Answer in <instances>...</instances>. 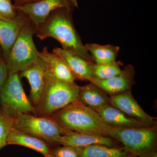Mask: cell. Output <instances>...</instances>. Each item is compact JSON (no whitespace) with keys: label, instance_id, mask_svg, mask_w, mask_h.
<instances>
[{"label":"cell","instance_id":"d4e9b609","mask_svg":"<svg viewBox=\"0 0 157 157\" xmlns=\"http://www.w3.org/2000/svg\"><path fill=\"white\" fill-rule=\"evenodd\" d=\"M9 76L8 68L6 59L4 56L0 55V91Z\"/></svg>","mask_w":157,"mask_h":157},{"label":"cell","instance_id":"7c38bea8","mask_svg":"<svg viewBox=\"0 0 157 157\" xmlns=\"http://www.w3.org/2000/svg\"><path fill=\"white\" fill-rule=\"evenodd\" d=\"M47 70L44 62L40 57L34 63L20 72V76L26 78L30 86V96L35 107L39 104L44 84Z\"/></svg>","mask_w":157,"mask_h":157},{"label":"cell","instance_id":"cb8c5ba5","mask_svg":"<svg viewBox=\"0 0 157 157\" xmlns=\"http://www.w3.org/2000/svg\"><path fill=\"white\" fill-rule=\"evenodd\" d=\"M16 10L12 0H0V18L5 20H12L17 16Z\"/></svg>","mask_w":157,"mask_h":157},{"label":"cell","instance_id":"3957f363","mask_svg":"<svg viewBox=\"0 0 157 157\" xmlns=\"http://www.w3.org/2000/svg\"><path fill=\"white\" fill-rule=\"evenodd\" d=\"M79 86L74 82L63 81L46 70L45 84L36 114L50 116L78 99Z\"/></svg>","mask_w":157,"mask_h":157},{"label":"cell","instance_id":"30bf717a","mask_svg":"<svg viewBox=\"0 0 157 157\" xmlns=\"http://www.w3.org/2000/svg\"><path fill=\"white\" fill-rule=\"evenodd\" d=\"M135 70L132 65H126L119 74L107 79L93 78L90 82L96 85L109 96L131 90L135 84Z\"/></svg>","mask_w":157,"mask_h":157},{"label":"cell","instance_id":"d6986e66","mask_svg":"<svg viewBox=\"0 0 157 157\" xmlns=\"http://www.w3.org/2000/svg\"><path fill=\"white\" fill-rule=\"evenodd\" d=\"M84 46L96 64L109 63L116 61L120 50L118 46L110 44L101 45L87 43Z\"/></svg>","mask_w":157,"mask_h":157},{"label":"cell","instance_id":"9c48e42d","mask_svg":"<svg viewBox=\"0 0 157 157\" xmlns=\"http://www.w3.org/2000/svg\"><path fill=\"white\" fill-rule=\"evenodd\" d=\"M109 97V104L129 117L149 126H157V118L149 115L142 109L131 90Z\"/></svg>","mask_w":157,"mask_h":157},{"label":"cell","instance_id":"8992f818","mask_svg":"<svg viewBox=\"0 0 157 157\" xmlns=\"http://www.w3.org/2000/svg\"><path fill=\"white\" fill-rule=\"evenodd\" d=\"M35 27L31 22L23 27L6 60L9 75L18 73L34 63L39 52L34 43Z\"/></svg>","mask_w":157,"mask_h":157},{"label":"cell","instance_id":"277c9868","mask_svg":"<svg viewBox=\"0 0 157 157\" xmlns=\"http://www.w3.org/2000/svg\"><path fill=\"white\" fill-rule=\"evenodd\" d=\"M13 117V128L44 140L51 148L59 145L62 135L69 132L50 116L17 113Z\"/></svg>","mask_w":157,"mask_h":157},{"label":"cell","instance_id":"5bb4252c","mask_svg":"<svg viewBox=\"0 0 157 157\" xmlns=\"http://www.w3.org/2000/svg\"><path fill=\"white\" fill-rule=\"evenodd\" d=\"M103 121L110 126L118 128L150 127L133 119L110 104L95 109Z\"/></svg>","mask_w":157,"mask_h":157},{"label":"cell","instance_id":"484cf974","mask_svg":"<svg viewBox=\"0 0 157 157\" xmlns=\"http://www.w3.org/2000/svg\"><path fill=\"white\" fill-rule=\"evenodd\" d=\"M39 0H14L15 6H21L25 4H29L37 2Z\"/></svg>","mask_w":157,"mask_h":157},{"label":"cell","instance_id":"83f0119b","mask_svg":"<svg viewBox=\"0 0 157 157\" xmlns=\"http://www.w3.org/2000/svg\"><path fill=\"white\" fill-rule=\"evenodd\" d=\"M150 155H149L144 156H141V157H149L150 156Z\"/></svg>","mask_w":157,"mask_h":157},{"label":"cell","instance_id":"7a4b0ae2","mask_svg":"<svg viewBox=\"0 0 157 157\" xmlns=\"http://www.w3.org/2000/svg\"><path fill=\"white\" fill-rule=\"evenodd\" d=\"M51 117L67 131L109 137L111 126L102 120L94 109L78 99L54 113Z\"/></svg>","mask_w":157,"mask_h":157},{"label":"cell","instance_id":"4fadbf2b","mask_svg":"<svg viewBox=\"0 0 157 157\" xmlns=\"http://www.w3.org/2000/svg\"><path fill=\"white\" fill-rule=\"evenodd\" d=\"M118 142L111 137L102 135L70 131L62 135L59 144L83 147L95 144L118 147Z\"/></svg>","mask_w":157,"mask_h":157},{"label":"cell","instance_id":"6da1fadb","mask_svg":"<svg viewBox=\"0 0 157 157\" xmlns=\"http://www.w3.org/2000/svg\"><path fill=\"white\" fill-rule=\"evenodd\" d=\"M73 10L63 8L53 11L45 22L35 29V34L41 40L55 39L62 48L76 54L86 60L94 63L86 49L73 23Z\"/></svg>","mask_w":157,"mask_h":157},{"label":"cell","instance_id":"603a6c76","mask_svg":"<svg viewBox=\"0 0 157 157\" xmlns=\"http://www.w3.org/2000/svg\"><path fill=\"white\" fill-rule=\"evenodd\" d=\"M83 147L62 145L51 148L53 157H81Z\"/></svg>","mask_w":157,"mask_h":157},{"label":"cell","instance_id":"9a60e30c","mask_svg":"<svg viewBox=\"0 0 157 157\" xmlns=\"http://www.w3.org/2000/svg\"><path fill=\"white\" fill-rule=\"evenodd\" d=\"M52 52L65 61L76 80L90 81L92 74L89 67L90 62L72 52L62 48H54Z\"/></svg>","mask_w":157,"mask_h":157},{"label":"cell","instance_id":"e0dca14e","mask_svg":"<svg viewBox=\"0 0 157 157\" xmlns=\"http://www.w3.org/2000/svg\"><path fill=\"white\" fill-rule=\"evenodd\" d=\"M39 56L45 63L47 70L55 77L63 81L75 82V77L65 61L56 54L49 52L47 47L39 52Z\"/></svg>","mask_w":157,"mask_h":157},{"label":"cell","instance_id":"44dd1931","mask_svg":"<svg viewBox=\"0 0 157 157\" xmlns=\"http://www.w3.org/2000/svg\"><path fill=\"white\" fill-rule=\"evenodd\" d=\"M122 66L123 63L121 61H116L106 64H96L93 62H89L92 79H104L111 78L121 73Z\"/></svg>","mask_w":157,"mask_h":157},{"label":"cell","instance_id":"2e32d148","mask_svg":"<svg viewBox=\"0 0 157 157\" xmlns=\"http://www.w3.org/2000/svg\"><path fill=\"white\" fill-rule=\"evenodd\" d=\"M7 144L21 145L40 153L45 157H53L51 148L44 140L14 128L9 132Z\"/></svg>","mask_w":157,"mask_h":157},{"label":"cell","instance_id":"52a82bcc","mask_svg":"<svg viewBox=\"0 0 157 157\" xmlns=\"http://www.w3.org/2000/svg\"><path fill=\"white\" fill-rule=\"evenodd\" d=\"M0 104L13 116L17 113L36 114L35 106L25 92L18 73L8 76L0 91Z\"/></svg>","mask_w":157,"mask_h":157},{"label":"cell","instance_id":"4316f807","mask_svg":"<svg viewBox=\"0 0 157 157\" xmlns=\"http://www.w3.org/2000/svg\"><path fill=\"white\" fill-rule=\"evenodd\" d=\"M149 157H157V151H154L151 155H150Z\"/></svg>","mask_w":157,"mask_h":157},{"label":"cell","instance_id":"7402d4cb","mask_svg":"<svg viewBox=\"0 0 157 157\" xmlns=\"http://www.w3.org/2000/svg\"><path fill=\"white\" fill-rule=\"evenodd\" d=\"M13 116L2 108L0 110V150L7 145V138L13 128Z\"/></svg>","mask_w":157,"mask_h":157},{"label":"cell","instance_id":"ac0fdd59","mask_svg":"<svg viewBox=\"0 0 157 157\" xmlns=\"http://www.w3.org/2000/svg\"><path fill=\"white\" fill-rule=\"evenodd\" d=\"M78 99L85 105L94 110L109 104L108 95L91 82L79 86Z\"/></svg>","mask_w":157,"mask_h":157},{"label":"cell","instance_id":"ffe728a7","mask_svg":"<svg viewBox=\"0 0 157 157\" xmlns=\"http://www.w3.org/2000/svg\"><path fill=\"white\" fill-rule=\"evenodd\" d=\"M81 157H138L123 147L95 144L83 147Z\"/></svg>","mask_w":157,"mask_h":157},{"label":"cell","instance_id":"ba28073f","mask_svg":"<svg viewBox=\"0 0 157 157\" xmlns=\"http://www.w3.org/2000/svg\"><path fill=\"white\" fill-rule=\"evenodd\" d=\"M78 7L77 0H39L15 8L28 17L36 29L45 22L53 11L63 8L74 10Z\"/></svg>","mask_w":157,"mask_h":157},{"label":"cell","instance_id":"5b68a950","mask_svg":"<svg viewBox=\"0 0 157 157\" xmlns=\"http://www.w3.org/2000/svg\"><path fill=\"white\" fill-rule=\"evenodd\" d=\"M109 137L121 142L138 157L149 155L157 151V126L136 128L111 127Z\"/></svg>","mask_w":157,"mask_h":157},{"label":"cell","instance_id":"8fae6325","mask_svg":"<svg viewBox=\"0 0 157 157\" xmlns=\"http://www.w3.org/2000/svg\"><path fill=\"white\" fill-rule=\"evenodd\" d=\"M17 11L18 14L14 19L8 20L0 18V46L5 59L23 27L31 22L25 14Z\"/></svg>","mask_w":157,"mask_h":157}]
</instances>
